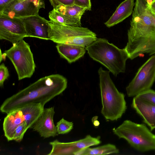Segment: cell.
<instances>
[{"label":"cell","mask_w":155,"mask_h":155,"mask_svg":"<svg viewBox=\"0 0 155 155\" xmlns=\"http://www.w3.org/2000/svg\"><path fill=\"white\" fill-rule=\"evenodd\" d=\"M127 36L124 48L130 59L144 54H155V15L146 1L141 2L134 9Z\"/></svg>","instance_id":"6da1fadb"},{"label":"cell","mask_w":155,"mask_h":155,"mask_svg":"<svg viewBox=\"0 0 155 155\" xmlns=\"http://www.w3.org/2000/svg\"><path fill=\"white\" fill-rule=\"evenodd\" d=\"M67 79L58 74L41 78L5 99L0 111L7 114L29 104L41 103L45 105L61 94L67 87Z\"/></svg>","instance_id":"7a4b0ae2"},{"label":"cell","mask_w":155,"mask_h":155,"mask_svg":"<svg viewBox=\"0 0 155 155\" xmlns=\"http://www.w3.org/2000/svg\"><path fill=\"white\" fill-rule=\"evenodd\" d=\"M89 56L108 69L114 76L126 70V63L129 58L124 48L121 49L105 38H98L85 47Z\"/></svg>","instance_id":"3957f363"},{"label":"cell","mask_w":155,"mask_h":155,"mask_svg":"<svg viewBox=\"0 0 155 155\" xmlns=\"http://www.w3.org/2000/svg\"><path fill=\"white\" fill-rule=\"evenodd\" d=\"M110 72L101 67L98 70L102 104L101 112L106 120H117L125 113L127 106L124 94L116 87Z\"/></svg>","instance_id":"277c9868"},{"label":"cell","mask_w":155,"mask_h":155,"mask_svg":"<svg viewBox=\"0 0 155 155\" xmlns=\"http://www.w3.org/2000/svg\"><path fill=\"white\" fill-rule=\"evenodd\" d=\"M113 132L138 151L155 150V135L144 124L126 120L117 127L113 129Z\"/></svg>","instance_id":"5b68a950"},{"label":"cell","mask_w":155,"mask_h":155,"mask_svg":"<svg viewBox=\"0 0 155 155\" xmlns=\"http://www.w3.org/2000/svg\"><path fill=\"white\" fill-rule=\"evenodd\" d=\"M12 45L3 53L1 50L0 62L7 57L14 65L19 80L31 78L36 66L29 45L23 39Z\"/></svg>","instance_id":"8992f818"},{"label":"cell","mask_w":155,"mask_h":155,"mask_svg":"<svg viewBox=\"0 0 155 155\" xmlns=\"http://www.w3.org/2000/svg\"><path fill=\"white\" fill-rule=\"evenodd\" d=\"M155 81V54L139 69L134 78L126 87L129 97H134L151 89Z\"/></svg>","instance_id":"52a82bcc"},{"label":"cell","mask_w":155,"mask_h":155,"mask_svg":"<svg viewBox=\"0 0 155 155\" xmlns=\"http://www.w3.org/2000/svg\"><path fill=\"white\" fill-rule=\"evenodd\" d=\"M50 40L57 43L68 44L73 38L79 36H96L88 28L62 25L48 21Z\"/></svg>","instance_id":"ba28073f"},{"label":"cell","mask_w":155,"mask_h":155,"mask_svg":"<svg viewBox=\"0 0 155 155\" xmlns=\"http://www.w3.org/2000/svg\"><path fill=\"white\" fill-rule=\"evenodd\" d=\"M43 0H14L1 12L11 18H21L38 14L39 10L45 8Z\"/></svg>","instance_id":"9c48e42d"},{"label":"cell","mask_w":155,"mask_h":155,"mask_svg":"<svg viewBox=\"0 0 155 155\" xmlns=\"http://www.w3.org/2000/svg\"><path fill=\"white\" fill-rule=\"evenodd\" d=\"M101 142L99 137H94L90 135L81 139L69 142H61L56 140L50 142L52 148L48 155H75L83 149L98 145Z\"/></svg>","instance_id":"30bf717a"},{"label":"cell","mask_w":155,"mask_h":155,"mask_svg":"<svg viewBox=\"0 0 155 155\" xmlns=\"http://www.w3.org/2000/svg\"><path fill=\"white\" fill-rule=\"evenodd\" d=\"M26 37L24 25L19 18L0 14V39L15 44Z\"/></svg>","instance_id":"8fae6325"},{"label":"cell","mask_w":155,"mask_h":155,"mask_svg":"<svg viewBox=\"0 0 155 155\" xmlns=\"http://www.w3.org/2000/svg\"><path fill=\"white\" fill-rule=\"evenodd\" d=\"M19 18L24 25L26 37L50 40L49 21L39 14Z\"/></svg>","instance_id":"7c38bea8"},{"label":"cell","mask_w":155,"mask_h":155,"mask_svg":"<svg viewBox=\"0 0 155 155\" xmlns=\"http://www.w3.org/2000/svg\"><path fill=\"white\" fill-rule=\"evenodd\" d=\"M54 114V107L44 108L31 128L38 132L41 137L45 138L57 136L58 134L53 120Z\"/></svg>","instance_id":"4fadbf2b"},{"label":"cell","mask_w":155,"mask_h":155,"mask_svg":"<svg viewBox=\"0 0 155 155\" xmlns=\"http://www.w3.org/2000/svg\"><path fill=\"white\" fill-rule=\"evenodd\" d=\"M132 107L143 119L150 130L155 129V105L137 96L133 98Z\"/></svg>","instance_id":"5bb4252c"},{"label":"cell","mask_w":155,"mask_h":155,"mask_svg":"<svg viewBox=\"0 0 155 155\" xmlns=\"http://www.w3.org/2000/svg\"><path fill=\"white\" fill-rule=\"evenodd\" d=\"M54 8L63 15L65 25L75 27H81V17L87 10L86 8L74 5L71 6L60 5Z\"/></svg>","instance_id":"9a60e30c"},{"label":"cell","mask_w":155,"mask_h":155,"mask_svg":"<svg viewBox=\"0 0 155 155\" xmlns=\"http://www.w3.org/2000/svg\"><path fill=\"white\" fill-rule=\"evenodd\" d=\"M24 121L20 108L14 110L7 114L4 119L3 129L5 136L8 141L13 140L16 129Z\"/></svg>","instance_id":"2e32d148"},{"label":"cell","mask_w":155,"mask_h":155,"mask_svg":"<svg viewBox=\"0 0 155 155\" xmlns=\"http://www.w3.org/2000/svg\"><path fill=\"white\" fill-rule=\"evenodd\" d=\"M134 6V0H124L119 5L104 24L110 28L122 22L132 14Z\"/></svg>","instance_id":"e0dca14e"},{"label":"cell","mask_w":155,"mask_h":155,"mask_svg":"<svg viewBox=\"0 0 155 155\" xmlns=\"http://www.w3.org/2000/svg\"><path fill=\"white\" fill-rule=\"evenodd\" d=\"M56 48L61 57L69 63L83 57L86 50L85 47L69 44L57 43Z\"/></svg>","instance_id":"ac0fdd59"},{"label":"cell","mask_w":155,"mask_h":155,"mask_svg":"<svg viewBox=\"0 0 155 155\" xmlns=\"http://www.w3.org/2000/svg\"><path fill=\"white\" fill-rule=\"evenodd\" d=\"M44 106L41 103L30 104L20 108L28 128H31L41 115L44 109Z\"/></svg>","instance_id":"d6986e66"},{"label":"cell","mask_w":155,"mask_h":155,"mask_svg":"<svg viewBox=\"0 0 155 155\" xmlns=\"http://www.w3.org/2000/svg\"><path fill=\"white\" fill-rule=\"evenodd\" d=\"M119 149L114 145L108 143L97 147H88L76 153L75 155H101L119 153Z\"/></svg>","instance_id":"ffe728a7"},{"label":"cell","mask_w":155,"mask_h":155,"mask_svg":"<svg viewBox=\"0 0 155 155\" xmlns=\"http://www.w3.org/2000/svg\"><path fill=\"white\" fill-rule=\"evenodd\" d=\"M73 123L62 118L57 123L56 127L58 134H64L70 132L73 128Z\"/></svg>","instance_id":"44dd1931"},{"label":"cell","mask_w":155,"mask_h":155,"mask_svg":"<svg viewBox=\"0 0 155 155\" xmlns=\"http://www.w3.org/2000/svg\"><path fill=\"white\" fill-rule=\"evenodd\" d=\"M28 129L27 125L24 121L16 129L14 134L13 140L19 142L21 141L24 134Z\"/></svg>","instance_id":"7402d4cb"},{"label":"cell","mask_w":155,"mask_h":155,"mask_svg":"<svg viewBox=\"0 0 155 155\" xmlns=\"http://www.w3.org/2000/svg\"><path fill=\"white\" fill-rule=\"evenodd\" d=\"M49 18L50 20L58 23L65 25V21L63 15L56 10L54 8L49 13Z\"/></svg>","instance_id":"603a6c76"},{"label":"cell","mask_w":155,"mask_h":155,"mask_svg":"<svg viewBox=\"0 0 155 155\" xmlns=\"http://www.w3.org/2000/svg\"><path fill=\"white\" fill-rule=\"evenodd\" d=\"M136 96L155 105V91L154 90L150 89Z\"/></svg>","instance_id":"cb8c5ba5"},{"label":"cell","mask_w":155,"mask_h":155,"mask_svg":"<svg viewBox=\"0 0 155 155\" xmlns=\"http://www.w3.org/2000/svg\"><path fill=\"white\" fill-rule=\"evenodd\" d=\"M9 76L8 69L4 63L0 65V86H3L5 81L7 79Z\"/></svg>","instance_id":"d4e9b609"},{"label":"cell","mask_w":155,"mask_h":155,"mask_svg":"<svg viewBox=\"0 0 155 155\" xmlns=\"http://www.w3.org/2000/svg\"><path fill=\"white\" fill-rule=\"evenodd\" d=\"M51 5L55 8L57 6L62 5L71 6L74 5V0H49Z\"/></svg>","instance_id":"484cf974"},{"label":"cell","mask_w":155,"mask_h":155,"mask_svg":"<svg viewBox=\"0 0 155 155\" xmlns=\"http://www.w3.org/2000/svg\"><path fill=\"white\" fill-rule=\"evenodd\" d=\"M74 5L86 8L87 10H91V0H74Z\"/></svg>","instance_id":"4316f807"},{"label":"cell","mask_w":155,"mask_h":155,"mask_svg":"<svg viewBox=\"0 0 155 155\" xmlns=\"http://www.w3.org/2000/svg\"><path fill=\"white\" fill-rule=\"evenodd\" d=\"M14 0H0V12L10 3Z\"/></svg>","instance_id":"83f0119b"},{"label":"cell","mask_w":155,"mask_h":155,"mask_svg":"<svg viewBox=\"0 0 155 155\" xmlns=\"http://www.w3.org/2000/svg\"><path fill=\"white\" fill-rule=\"evenodd\" d=\"M148 6L151 12L155 15V2L150 6Z\"/></svg>","instance_id":"f1b7e54d"},{"label":"cell","mask_w":155,"mask_h":155,"mask_svg":"<svg viewBox=\"0 0 155 155\" xmlns=\"http://www.w3.org/2000/svg\"><path fill=\"white\" fill-rule=\"evenodd\" d=\"M147 3L148 6H150L152 4L155 2V0H144Z\"/></svg>","instance_id":"f546056e"},{"label":"cell","mask_w":155,"mask_h":155,"mask_svg":"<svg viewBox=\"0 0 155 155\" xmlns=\"http://www.w3.org/2000/svg\"><path fill=\"white\" fill-rule=\"evenodd\" d=\"M18 0L20 1H22L25 0Z\"/></svg>","instance_id":"4dcf8cb0"}]
</instances>
